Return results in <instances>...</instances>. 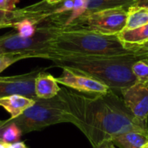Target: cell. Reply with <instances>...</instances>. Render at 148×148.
Returning <instances> with one entry per match:
<instances>
[{"label": "cell", "instance_id": "4", "mask_svg": "<svg viewBox=\"0 0 148 148\" xmlns=\"http://www.w3.org/2000/svg\"><path fill=\"white\" fill-rule=\"evenodd\" d=\"M9 121L16 124L23 134H26L59 123H72L73 116L67 101L59 92L58 95L50 99H37L23 114Z\"/></svg>", "mask_w": 148, "mask_h": 148}, {"label": "cell", "instance_id": "17", "mask_svg": "<svg viewBox=\"0 0 148 148\" xmlns=\"http://www.w3.org/2000/svg\"><path fill=\"white\" fill-rule=\"evenodd\" d=\"M32 57L29 54H15V53H9L3 54L0 56V74L6 69L8 67L12 65L13 63L16 62L19 60Z\"/></svg>", "mask_w": 148, "mask_h": 148}, {"label": "cell", "instance_id": "14", "mask_svg": "<svg viewBox=\"0 0 148 148\" xmlns=\"http://www.w3.org/2000/svg\"><path fill=\"white\" fill-rule=\"evenodd\" d=\"M148 24V9L131 5L127 8V18L125 29H134Z\"/></svg>", "mask_w": 148, "mask_h": 148}, {"label": "cell", "instance_id": "2", "mask_svg": "<svg viewBox=\"0 0 148 148\" xmlns=\"http://www.w3.org/2000/svg\"><path fill=\"white\" fill-rule=\"evenodd\" d=\"M142 57L134 55L119 56H49L56 66L91 76L119 93L134 85L137 80L132 72L133 64Z\"/></svg>", "mask_w": 148, "mask_h": 148}, {"label": "cell", "instance_id": "13", "mask_svg": "<svg viewBox=\"0 0 148 148\" xmlns=\"http://www.w3.org/2000/svg\"><path fill=\"white\" fill-rule=\"evenodd\" d=\"M134 0H82V3L86 12L85 15H87L108 9L129 7L134 4Z\"/></svg>", "mask_w": 148, "mask_h": 148}, {"label": "cell", "instance_id": "10", "mask_svg": "<svg viewBox=\"0 0 148 148\" xmlns=\"http://www.w3.org/2000/svg\"><path fill=\"white\" fill-rule=\"evenodd\" d=\"M36 101L23 95H13L0 98V107L10 114V120H14L23 114L29 108L32 107Z\"/></svg>", "mask_w": 148, "mask_h": 148}, {"label": "cell", "instance_id": "31", "mask_svg": "<svg viewBox=\"0 0 148 148\" xmlns=\"http://www.w3.org/2000/svg\"><path fill=\"white\" fill-rule=\"evenodd\" d=\"M147 85H148V82H147Z\"/></svg>", "mask_w": 148, "mask_h": 148}, {"label": "cell", "instance_id": "7", "mask_svg": "<svg viewBox=\"0 0 148 148\" xmlns=\"http://www.w3.org/2000/svg\"><path fill=\"white\" fill-rule=\"evenodd\" d=\"M62 75L56 78V82L76 92L88 95H104L111 90L107 85L91 76L67 69H62Z\"/></svg>", "mask_w": 148, "mask_h": 148}, {"label": "cell", "instance_id": "30", "mask_svg": "<svg viewBox=\"0 0 148 148\" xmlns=\"http://www.w3.org/2000/svg\"><path fill=\"white\" fill-rule=\"evenodd\" d=\"M147 129H148V122H147Z\"/></svg>", "mask_w": 148, "mask_h": 148}, {"label": "cell", "instance_id": "20", "mask_svg": "<svg viewBox=\"0 0 148 148\" xmlns=\"http://www.w3.org/2000/svg\"><path fill=\"white\" fill-rule=\"evenodd\" d=\"M12 13V11L0 10V28L10 24V16Z\"/></svg>", "mask_w": 148, "mask_h": 148}, {"label": "cell", "instance_id": "8", "mask_svg": "<svg viewBox=\"0 0 148 148\" xmlns=\"http://www.w3.org/2000/svg\"><path fill=\"white\" fill-rule=\"evenodd\" d=\"M41 70L36 69L18 75L0 76V98L20 95L37 100L35 94V80Z\"/></svg>", "mask_w": 148, "mask_h": 148}, {"label": "cell", "instance_id": "29", "mask_svg": "<svg viewBox=\"0 0 148 148\" xmlns=\"http://www.w3.org/2000/svg\"><path fill=\"white\" fill-rule=\"evenodd\" d=\"M110 148H116V147H115V146L111 142V144H110Z\"/></svg>", "mask_w": 148, "mask_h": 148}, {"label": "cell", "instance_id": "16", "mask_svg": "<svg viewBox=\"0 0 148 148\" xmlns=\"http://www.w3.org/2000/svg\"><path fill=\"white\" fill-rule=\"evenodd\" d=\"M132 72L137 82H148V58H140L132 66Z\"/></svg>", "mask_w": 148, "mask_h": 148}, {"label": "cell", "instance_id": "25", "mask_svg": "<svg viewBox=\"0 0 148 148\" xmlns=\"http://www.w3.org/2000/svg\"><path fill=\"white\" fill-rule=\"evenodd\" d=\"M62 1H63V0H46L47 3H49V4H50V5L56 4V3H60V2H62Z\"/></svg>", "mask_w": 148, "mask_h": 148}, {"label": "cell", "instance_id": "28", "mask_svg": "<svg viewBox=\"0 0 148 148\" xmlns=\"http://www.w3.org/2000/svg\"><path fill=\"white\" fill-rule=\"evenodd\" d=\"M141 148H148V141L147 142V143H146V144H145V145H144V146H143V147H142Z\"/></svg>", "mask_w": 148, "mask_h": 148}, {"label": "cell", "instance_id": "19", "mask_svg": "<svg viewBox=\"0 0 148 148\" xmlns=\"http://www.w3.org/2000/svg\"><path fill=\"white\" fill-rule=\"evenodd\" d=\"M132 49L135 50V56L142 58H148V42L144 44L133 47Z\"/></svg>", "mask_w": 148, "mask_h": 148}, {"label": "cell", "instance_id": "23", "mask_svg": "<svg viewBox=\"0 0 148 148\" xmlns=\"http://www.w3.org/2000/svg\"><path fill=\"white\" fill-rule=\"evenodd\" d=\"M133 5H137V6H141L148 9V0H134Z\"/></svg>", "mask_w": 148, "mask_h": 148}, {"label": "cell", "instance_id": "26", "mask_svg": "<svg viewBox=\"0 0 148 148\" xmlns=\"http://www.w3.org/2000/svg\"><path fill=\"white\" fill-rule=\"evenodd\" d=\"M9 145L10 144H7V143L3 142L0 138V148H9Z\"/></svg>", "mask_w": 148, "mask_h": 148}, {"label": "cell", "instance_id": "6", "mask_svg": "<svg viewBox=\"0 0 148 148\" xmlns=\"http://www.w3.org/2000/svg\"><path fill=\"white\" fill-rule=\"evenodd\" d=\"M121 95L126 107L147 129L148 122V85L136 82L134 85L121 91ZM148 130V129H147Z\"/></svg>", "mask_w": 148, "mask_h": 148}, {"label": "cell", "instance_id": "11", "mask_svg": "<svg viewBox=\"0 0 148 148\" xmlns=\"http://www.w3.org/2000/svg\"><path fill=\"white\" fill-rule=\"evenodd\" d=\"M148 141L147 130H134L114 137L111 142L120 148H141Z\"/></svg>", "mask_w": 148, "mask_h": 148}, {"label": "cell", "instance_id": "1", "mask_svg": "<svg viewBox=\"0 0 148 148\" xmlns=\"http://www.w3.org/2000/svg\"><path fill=\"white\" fill-rule=\"evenodd\" d=\"M60 93L69 106L72 123L94 148L121 134L147 130L126 107L121 95L112 89L104 95H88L67 88H61Z\"/></svg>", "mask_w": 148, "mask_h": 148}, {"label": "cell", "instance_id": "3", "mask_svg": "<svg viewBox=\"0 0 148 148\" xmlns=\"http://www.w3.org/2000/svg\"><path fill=\"white\" fill-rule=\"evenodd\" d=\"M118 35H102L88 31H61L52 40L49 56H119L134 55Z\"/></svg>", "mask_w": 148, "mask_h": 148}, {"label": "cell", "instance_id": "22", "mask_svg": "<svg viewBox=\"0 0 148 148\" xmlns=\"http://www.w3.org/2000/svg\"><path fill=\"white\" fill-rule=\"evenodd\" d=\"M9 148H29L26 144L23 141H16L15 143L10 144L9 145Z\"/></svg>", "mask_w": 148, "mask_h": 148}, {"label": "cell", "instance_id": "24", "mask_svg": "<svg viewBox=\"0 0 148 148\" xmlns=\"http://www.w3.org/2000/svg\"><path fill=\"white\" fill-rule=\"evenodd\" d=\"M110 144H111V141H104L95 148H110Z\"/></svg>", "mask_w": 148, "mask_h": 148}, {"label": "cell", "instance_id": "21", "mask_svg": "<svg viewBox=\"0 0 148 148\" xmlns=\"http://www.w3.org/2000/svg\"><path fill=\"white\" fill-rule=\"evenodd\" d=\"M18 0H0V10L11 11Z\"/></svg>", "mask_w": 148, "mask_h": 148}, {"label": "cell", "instance_id": "18", "mask_svg": "<svg viewBox=\"0 0 148 148\" xmlns=\"http://www.w3.org/2000/svg\"><path fill=\"white\" fill-rule=\"evenodd\" d=\"M16 28L18 30V34L24 37H30L34 36L35 33V28L33 26V23H31L29 21H23V22H19L16 24Z\"/></svg>", "mask_w": 148, "mask_h": 148}, {"label": "cell", "instance_id": "5", "mask_svg": "<svg viewBox=\"0 0 148 148\" xmlns=\"http://www.w3.org/2000/svg\"><path fill=\"white\" fill-rule=\"evenodd\" d=\"M127 8L119 7L82 16L61 31H88L102 35H118L126 28Z\"/></svg>", "mask_w": 148, "mask_h": 148}, {"label": "cell", "instance_id": "15", "mask_svg": "<svg viewBox=\"0 0 148 148\" xmlns=\"http://www.w3.org/2000/svg\"><path fill=\"white\" fill-rule=\"evenodd\" d=\"M23 133L16 124L9 120L4 121L3 125L0 128V138L3 142L7 144L15 143L19 141Z\"/></svg>", "mask_w": 148, "mask_h": 148}, {"label": "cell", "instance_id": "27", "mask_svg": "<svg viewBox=\"0 0 148 148\" xmlns=\"http://www.w3.org/2000/svg\"><path fill=\"white\" fill-rule=\"evenodd\" d=\"M3 123H4V121H2V120H0V128H1V127L3 125Z\"/></svg>", "mask_w": 148, "mask_h": 148}, {"label": "cell", "instance_id": "12", "mask_svg": "<svg viewBox=\"0 0 148 148\" xmlns=\"http://www.w3.org/2000/svg\"><path fill=\"white\" fill-rule=\"evenodd\" d=\"M118 37L127 48L131 49L133 47L144 44L148 42V24L134 29H124L118 34Z\"/></svg>", "mask_w": 148, "mask_h": 148}, {"label": "cell", "instance_id": "9", "mask_svg": "<svg viewBox=\"0 0 148 148\" xmlns=\"http://www.w3.org/2000/svg\"><path fill=\"white\" fill-rule=\"evenodd\" d=\"M60 91L61 88L56 77L42 69L35 80V94L36 98L50 99L58 95Z\"/></svg>", "mask_w": 148, "mask_h": 148}]
</instances>
